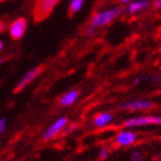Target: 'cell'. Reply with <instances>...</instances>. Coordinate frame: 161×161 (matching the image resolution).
Returning <instances> with one entry per match:
<instances>
[{
	"mask_svg": "<svg viewBox=\"0 0 161 161\" xmlns=\"http://www.w3.org/2000/svg\"><path fill=\"white\" fill-rule=\"evenodd\" d=\"M6 30H8V25L3 20H0V34H3Z\"/></svg>",
	"mask_w": 161,
	"mask_h": 161,
	"instance_id": "ac0fdd59",
	"label": "cell"
},
{
	"mask_svg": "<svg viewBox=\"0 0 161 161\" xmlns=\"http://www.w3.org/2000/svg\"><path fill=\"white\" fill-rule=\"evenodd\" d=\"M138 137L139 136L136 131L124 128L114 136V144L115 146H119V147H129L131 145L136 144Z\"/></svg>",
	"mask_w": 161,
	"mask_h": 161,
	"instance_id": "52a82bcc",
	"label": "cell"
},
{
	"mask_svg": "<svg viewBox=\"0 0 161 161\" xmlns=\"http://www.w3.org/2000/svg\"><path fill=\"white\" fill-rule=\"evenodd\" d=\"M96 32H97V31L93 30V29H91V28L87 27V25L83 29V35L85 37H92V36L96 35Z\"/></svg>",
	"mask_w": 161,
	"mask_h": 161,
	"instance_id": "9a60e30c",
	"label": "cell"
},
{
	"mask_svg": "<svg viewBox=\"0 0 161 161\" xmlns=\"http://www.w3.org/2000/svg\"><path fill=\"white\" fill-rule=\"evenodd\" d=\"M131 1H132V0H119L120 5H122V6H128V5H129Z\"/></svg>",
	"mask_w": 161,
	"mask_h": 161,
	"instance_id": "ffe728a7",
	"label": "cell"
},
{
	"mask_svg": "<svg viewBox=\"0 0 161 161\" xmlns=\"http://www.w3.org/2000/svg\"><path fill=\"white\" fill-rule=\"evenodd\" d=\"M76 128H77V124H68L67 127H66V129L64 130V135L71 134V132H73V131H74Z\"/></svg>",
	"mask_w": 161,
	"mask_h": 161,
	"instance_id": "e0dca14e",
	"label": "cell"
},
{
	"mask_svg": "<svg viewBox=\"0 0 161 161\" xmlns=\"http://www.w3.org/2000/svg\"><path fill=\"white\" fill-rule=\"evenodd\" d=\"M3 1H6V0H0V3H3Z\"/></svg>",
	"mask_w": 161,
	"mask_h": 161,
	"instance_id": "cb8c5ba5",
	"label": "cell"
},
{
	"mask_svg": "<svg viewBox=\"0 0 161 161\" xmlns=\"http://www.w3.org/2000/svg\"><path fill=\"white\" fill-rule=\"evenodd\" d=\"M80 161H84V160H80Z\"/></svg>",
	"mask_w": 161,
	"mask_h": 161,
	"instance_id": "d4e9b609",
	"label": "cell"
},
{
	"mask_svg": "<svg viewBox=\"0 0 161 161\" xmlns=\"http://www.w3.org/2000/svg\"><path fill=\"white\" fill-rule=\"evenodd\" d=\"M84 3H85V0H70L69 5H68V15H69V17L77 14L83 8Z\"/></svg>",
	"mask_w": 161,
	"mask_h": 161,
	"instance_id": "7c38bea8",
	"label": "cell"
},
{
	"mask_svg": "<svg viewBox=\"0 0 161 161\" xmlns=\"http://www.w3.org/2000/svg\"><path fill=\"white\" fill-rule=\"evenodd\" d=\"M155 107V104L150 99L145 98H138L132 100L123 101L119 105V108L125 112H147Z\"/></svg>",
	"mask_w": 161,
	"mask_h": 161,
	"instance_id": "3957f363",
	"label": "cell"
},
{
	"mask_svg": "<svg viewBox=\"0 0 161 161\" xmlns=\"http://www.w3.org/2000/svg\"><path fill=\"white\" fill-rule=\"evenodd\" d=\"M115 120V115L112 112H99L92 118V125L97 129H104V128L111 125Z\"/></svg>",
	"mask_w": 161,
	"mask_h": 161,
	"instance_id": "9c48e42d",
	"label": "cell"
},
{
	"mask_svg": "<svg viewBox=\"0 0 161 161\" xmlns=\"http://www.w3.org/2000/svg\"><path fill=\"white\" fill-rule=\"evenodd\" d=\"M153 8L157 10H161V0H155L153 3Z\"/></svg>",
	"mask_w": 161,
	"mask_h": 161,
	"instance_id": "d6986e66",
	"label": "cell"
},
{
	"mask_svg": "<svg viewBox=\"0 0 161 161\" xmlns=\"http://www.w3.org/2000/svg\"><path fill=\"white\" fill-rule=\"evenodd\" d=\"M60 0H37L34 8V17L36 21H40L50 16Z\"/></svg>",
	"mask_w": 161,
	"mask_h": 161,
	"instance_id": "8992f818",
	"label": "cell"
},
{
	"mask_svg": "<svg viewBox=\"0 0 161 161\" xmlns=\"http://www.w3.org/2000/svg\"><path fill=\"white\" fill-rule=\"evenodd\" d=\"M3 161H12V160H9V159H6V160H3Z\"/></svg>",
	"mask_w": 161,
	"mask_h": 161,
	"instance_id": "603a6c76",
	"label": "cell"
},
{
	"mask_svg": "<svg viewBox=\"0 0 161 161\" xmlns=\"http://www.w3.org/2000/svg\"><path fill=\"white\" fill-rule=\"evenodd\" d=\"M124 10H125V8L122 5H118V6H113L109 7V8L98 10V12L93 13V15L90 17L87 27L98 31L99 29L107 27L111 23H113L115 20H118L119 17L124 13Z\"/></svg>",
	"mask_w": 161,
	"mask_h": 161,
	"instance_id": "6da1fadb",
	"label": "cell"
},
{
	"mask_svg": "<svg viewBox=\"0 0 161 161\" xmlns=\"http://www.w3.org/2000/svg\"><path fill=\"white\" fill-rule=\"evenodd\" d=\"M3 48H5V43H3V40L0 39V52L3 51Z\"/></svg>",
	"mask_w": 161,
	"mask_h": 161,
	"instance_id": "44dd1931",
	"label": "cell"
},
{
	"mask_svg": "<svg viewBox=\"0 0 161 161\" xmlns=\"http://www.w3.org/2000/svg\"><path fill=\"white\" fill-rule=\"evenodd\" d=\"M150 6H151V1L150 0H132L125 7V12L129 15H136V14L142 13V12L148 9Z\"/></svg>",
	"mask_w": 161,
	"mask_h": 161,
	"instance_id": "8fae6325",
	"label": "cell"
},
{
	"mask_svg": "<svg viewBox=\"0 0 161 161\" xmlns=\"http://www.w3.org/2000/svg\"><path fill=\"white\" fill-rule=\"evenodd\" d=\"M45 69V66L44 64H39V66H36V67L31 68L30 70H28L25 74L21 77V80L17 82V84L14 87V93H20L22 91L30 85L32 82H34L36 78H38L40 76V74L44 71Z\"/></svg>",
	"mask_w": 161,
	"mask_h": 161,
	"instance_id": "5b68a950",
	"label": "cell"
},
{
	"mask_svg": "<svg viewBox=\"0 0 161 161\" xmlns=\"http://www.w3.org/2000/svg\"><path fill=\"white\" fill-rule=\"evenodd\" d=\"M68 124H69V119L67 116H60L57 120H54L52 123L47 127V129L43 132V141L50 142L53 141L66 129Z\"/></svg>",
	"mask_w": 161,
	"mask_h": 161,
	"instance_id": "277c9868",
	"label": "cell"
},
{
	"mask_svg": "<svg viewBox=\"0 0 161 161\" xmlns=\"http://www.w3.org/2000/svg\"><path fill=\"white\" fill-rule=\"evenodd\" d=\"M145 125H161V115L142 114L132 118H128L122 122V127L132 129V128L145 127Z\"/></svg>",
	"mask_w": 161,
	"mask_h": 161,
	"instance_id": "7a4b0ae2",
	"label": "cell"
},
{
	"mask_svg": "<svg viewBox=\"0 0 161 161\" xmlns=\"http://www.w3.org/2000/svg\"><path fill=\"white\" fill-rule=\"evenodd\" d=\"M28 29V20L21 16L13 20L8 24V35L13 40H20L24 37Z\"/></svg>",
	"mask_w": 161,
	"mask_h": 161,
	"instance_id": "ba28073f",
	"label": "cell"
},
{
	"mask_svg": "<svg viewBox=\"0 0 161 161\" xmlns=\"http://www.w3.org/2000/svg\"><path fill=\"white\" fill-rule=\"evenodd\" d=\"M5 61H6V58H5V57H0V66L5 64Z\"/></svg>",
	"mask_w": 161,
	"mask_h": 161,
	"instance_id": "7402d4cb",
	"label": "cell"
},
{
	"mask_svg": "<svg viewBox=\"0 0 161 161\" xmlns=\"http://www.w3.org/2000/svg\"><path fill=\"white\" fill-rule=\"evenodd\" d=\"M108 155H109V148L101 147L100 151H99V154H98V159L99 160H105V159L108 158Z\"/></svg>",
	"mask_w": 161,
	"mask_h": 161,
	"instance_id": "5bb4252c",
	"label": "cell"
},
{
	"mask_svg": "<svg viewBox=\"0 0 161 161\" xmlns=\"http://www.w3.org/2000/svg\"><path fill=\"white\" fill-rule=\"evenodd\" d=\"M80 91L78 89H73L67 92H64V94H61L58 104L60 105L61 107H70L80 99Z\"/></svg>",
	"mask_w": 161,
	"mask_h": 161,
	"instance_id": "30bf717a",
	"label": "cell"
},
{
	"mask_svg": "<svg viewBox=\"0 0 161 161\" xmlns=\"http://www.w3.org/2000/svg\"><path fill=\"white\" fill-rule=\"evenodd\" d=\"M7 128V120L5 118H0V135H3L6 131Z\"/></svg>",
	"mask_w": 161,
	"mask_h": 161,
	"instance_id": "2e32d148",
	"label": "cell"
},
{
	"mask_svg": "<svg viewBox=\"0 0 161 161\" xmlns=\"http://www.w3.org/2000/svg\"><path fill=\"white\" fill-rule=\"evenodd\" d=\"M130 161H144V153L139 150H136L131 153Z\"/></svg>",
	"mask_w": 161,
	"mask_h": 161,
	"instance_id": "4fadbf2b",
	"label": "cell"
}]
</instances>
